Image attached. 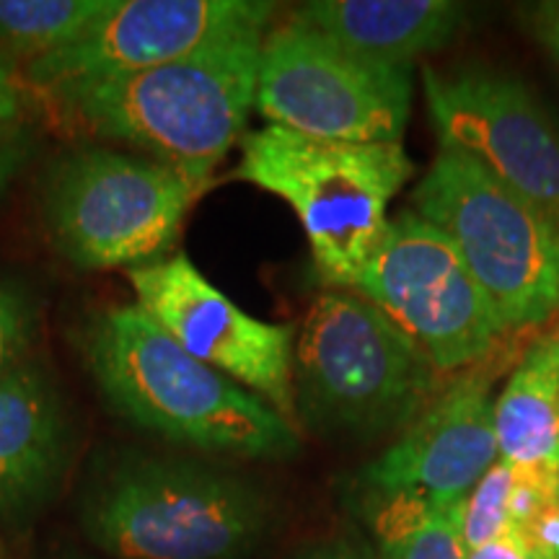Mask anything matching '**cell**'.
I'll return each instance as SVG.
<instances>
[{"instance_id":"obj_1","label":"cell","mask_w":559,"mask_h":559,"mask_svg":"<svg viewBox=\"0 0 559 559\" xmlns=\"http://www.w3.org/2000/svg\"><path fill=\"white\" fill-rule=\"evenodd\" d=\"M83 366L132 428L215 456L290 459L300 432L280 412L185 353L132 306H109L79 334Z\"/></svg>"},{"instance_id":"obj_2","label":"cell","mask_w":559,"mask_h":559,"mask_svg":"<svg viewBox=\"0 0 559 559\" xmlns=\"http://www.w3.org/2000/svg\"><path fill=\"white\" fill-rule=\"evenodd\" d=\"M267 32L221 39L166 66L45 91L62 115L104 143L135 148L200 185L241 143L257 99Z\"/></svg>"},{"instance_id":"obj_3","label":"cell","mask_w":559,"mask_h":559,"mask_svg":"<svg viewBox=\"0 0 559 559\" xmlns=\"http://www.w3.org/2000/svg\"><path fill=\"white\" fill-rule=\"evenodd\" d=\"M79 519L111 559H243L267 528V502L202 461L130 453L91 477Z\"/></svg>"},{"instance_id":"obj_4","label":"cell","mask_w":559,"mask_h":559,"mask_svg":"<svg viewBox=\"0 0 559 559\" xmlns=\"http://www.w3.org/2000/svg\"><path fill=\"white\" fill-rule=\"evenodd\" d=\"M234 179L296 210L313 267L330 288L353 290L389 228V202L415 174L402 143H337L264 124L243 132Z\"/></svg>"},{"instance_id":"obj_5","label":"cell","mask_w":559,"mask_h":559,"mask_svg":"<svg viewBox=\"0 0 559 559\" xmlns=\"http://www.w3.org/2000/svg\"><path fill=\"white\" fill-rule=\"evenodd\" d=\"M436 373L370 300L330 288L306 311L296 337V417L324 436L407 430L436 400Z\"/></svg>"},{"instance_id":"obj_6","label":"cell","mask_w":559,"mask_h":559,"mask_svg":"<svg viewBox=\"0 0 559 559\" xmlns=\"http://www.w3.org/2000/svg\"><path fill=\"white\" fill-rule=\"evenodd\" d=\"M207 187L140 153L79 145L47 166L41 223L73 267L135 270L166 260Z\"/></svg>"},{"instance_id":"obj_7","label":"cell","mask_w":559,"mask_h":559,"mask_svg":"<svg viewBox=\"0 0 559 559\" xmlns=\"http://www.w3.org/2000/svg\"><path fill=\"white\" fill-rule=\"evenodd\" d=\"M412 207L456 247L508 332L559 311V228L472 156L438 145Z\"/></svg>"},{"instance_id":"obj_8","label":"cell","mask_w":559,"mask_h":559,"mask_svg":"<svg viewBox=\"0 0 559 559\" xmlns=\"http://www.w3.org/2000/svg\"><path fill=\"white\" fill-rule=\"evenodd\" d=\"M254 107L267 124L337 143H402L412 66L370 60L288 19L264 34Z\"/></svg>"},{"instance_id":"obj_9","label":"cell","mask_w":559,"mask_h":559,"mask_svg":"<svg viewBox=\"0 0 559 559\" xmlns=\"http://www.w3.org/2000/svg\"><path fill=\"white\" fill-rule=\"evenodd\" d=\"M353 290L370 300L438 373L489 358L508 332L456 247L415 210L389 221Z\"/></svg>"},{"instance_id":"obj_10","label":"cell","mask_w":559,"mask_h":559,"mask_svg":"<svg viewBox=\"0 0 559 559\" xmlns=\"http://www.w3.org/2000/svg\"><path fill=\"white\" fill-rule=\"evenodd\" d=\"M438 145H449L559 228V128L519 75L485 66L423 68Z\"/></svg>"},{"instance_id":"obj_11","label":"cell","mask_w":559,"mask_h":559,"mask_svg":"<svg viewBox=\"0 0 559 559\" xmlns=\"http://www.w3.org/2000/svg\"><path fill=\"white\" fill-rule=\"evenodd\" d=\"M135 306L177 345L267 402L298 428L293 353L298 330L249 317L185 251L128 270Z\"/></svg>"},{"instance_id":"obj_12","label":"cell","mask_w":559,"mask_h":559,"mask_svg":"<svg viewBox=\"0 0 559 559\" xmlns=\"http://www.w3.org/2000/svg\"><path fill=\"white\" fill-rule=\"evenodd\" d=\"M275 3L264 0H111L73 45L24 66L39 91L115 79L177 62L243 32H267Z\"/></svg>"},{"instance_id":"obj_13","label":"cell","mask_w":559,"mask_h":559,"mask_svg":"<svg viewBox=\"0 0 559 559\" xmlns=\"http://www.w3.org/2000/svg\"><path fill=\"white\" fill-rule=\"evenodd\" d=\"M489 386V376L469 370L436 394L394 445L362 469L366 498L402 495L436 508L461 506L469 498L500 461Z\"/></svg>"},{"instance_id":"obj_14","label":"cell","mask_w":559,"mask_h":559,"mask_svg":"<svg viewBox=\"0 0 559 559\" xmlns=\"http://www.w3.org/2000/svg\"><path fill=\"white\" fill-rule=\"evenodd\" d=\"M73 428L52 376L26 358L0 376V523L19 526L66 481Z\"/></svg>"},{"instance_id":"obj_15","label":"cell","mask_w":559,"mask_h":559,"mask_svg":"<svg viewBox=\"0 0 559 559\" xmlns=\"http://www.w3.org/2000/svg\"><path fill=\"white\" fill-rule=\"evenodd\" d=\"M293 16L370 60L412 66L443 50L466 11L453 0H311Z\"/></svg>"},{"instance_id":"obj_16","label":"cell","mask_w":559,"mask_h":559,"mask_svg":"<svg viewBox=\"0 0 559 559\" xmlns=\"http://www.w3.org/2000/svg\"><path fill=\"white\" fill-rule=\"evenodd\" d=\"M500 461L559 472V324L531 342L492 404Z\"/></svg>"},{"instance_id":"obj_17","label":"cell","mask_w":559,"mask_h":559,"mask_svg":"<svg viewBox=\"0 0 559 559\" xmlns=\"http://www.w3.org/2000/svg\"><path fill=\"white\" fill-rule=\"evenodd\" d=\"M379 539V559H466L461 510L402 498H366Z\"/></svg>"},{"instance_id":"obj_18","label":"cell","mask_w":559,"mask_h":559,"mask_svg":"<svg viewBox=\"0 0 559 559\" xmlns=\"http://www.w3.org/2000/svg\"><path fill=\"white\" fill-rule=\"evenodd\" d=\"M111 0H0V55L37 60L81 39Z\"/></svg>"},{"instance_id":"obj_19","label":"cell","mask_w":559,"mask_h":559,"mask_svg":"<svg viewBox=\"0 0 559 559\" xmlns=\"http://www.w3.org/2000/svg\"><path fill=\"white\" fill-rule=\"evenodd\" d=\"M515 481V466L498 461L479 485L472 489L461 510V536L466 551L489 544L510 531V489Z\"/></svg>"},{"instance_id":"obj_20","label":"cell","mask_w":559,"mask_h":559,"mask_svg":"<svg viewBox=\"0 0 559 559\" xmlns=\"http://www.w3.org/2000/svg\"><path fill=\"white\" fill-rule=\"evenodd\" d=\"M37 337V309L26 290L0 280V376L29 358Z\"/></svg>"},{"instance_id":"obj_21","label":"cell","mask_w":559,"mask_h":559,"mask_svg":"<svg viewBox=\"0 0 559 559\" xmlns=\"http://www.w3.org/2000/svg\"><path fill=\"white\" fill-rule=\"evenodd\" d=\"M34 153V132L24 120L0 124V200L11 190L13 179L26 169Z\"/></svg>"},{"instance_id":"obj_22","label":"cell","mask_w":559,"mask_h":559,"mask_svg":"<svg viewBox=\"0 0 559 559\" xmlns=\"http://www.w3.org/2000/svg\"><path fill=\"white\" fill-rule=\"evenodd\" d=\"M288 559H379L368 539L358 531H342V534L324 536V539L309 542L293 551Z\"/></svg>"},{"instance_id":"obj_23","label":"cell","mask_w":559,"mask_h":559,"mask_svg":"<svg viewBox=\"0 0 559 559\" xmlns=\"http://www.w3.org/2000/svg\"><path fill=\"white\" fill-rule=\"evenodd\" d=\"M466 559H551L521 531H508L500 539L466 551Z\"/></svg>"},{"instance_id":"obj_24","label":"cell","mask_w":559,"mask_h":559,"mask_svg":"<svg viewBox=\"0 0 559 559\" xmlns=\"http://www.w3.org/2000/svg\"><path fill=\"white\" fill-rule=\"evenodd\" d=\"M24 109V94L16 73V62L0 55V124L19 120Z\"/></svg>"},{"instance_id":"obj_25","label":"cell","mask_w":559,"mask_h":559,"mask_svg":"<svg viewBox=\"0 0 559 559\" xmlns=\"http://www.w3.org/2000/svg\"><path fill=\"white\" fill-rule=\"evenodd\" d=\"M531 19H534L536 39H539L551 52V58L559 62V3H542Z\"/></svg>"},{"instance_id":"obj_26","label":"cell","mask_w":559,"mask_h":559,"mask_svg":"<svg viewBox=\"0 0 559 559\" xmlns=\"http://www.w3.org/2000/svg\"><path fill=\"white\" fill-rule=\"evenodd\" d=\"M52 559H91V557L75 555V551H66V555H58V557H52Z\"/></svg>"},{"instance_id":"obj_27","label":"cell","mask_w":559,"mask_h":559,"mask_svg":"<svg viewBox=\"0 0 559 559\" xmlns=\"http://www.w3.org/2000/svg\"><path fill=\"white\" fill-rule=\"evenodd\" d=\"M0 559H9V551H5V547H3V542H0Z\"/></svg>"},{"instance_id":"obj_28","label":"cell","mask_w":559,"mask_h":559,"mask_svg":"<svg viewBox=\"0 0 559 559\" xmlns=\"http://www.w3.org/2000/svg\"><path fill=\"white\" fill-rule=\"evenodd\" d=\"M555 559H559V555H557V557H555Z\"/></svg>"}]
</instances>
